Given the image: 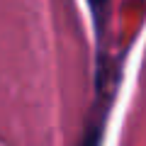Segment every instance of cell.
I'll use <instances>...</instances> for the list:
<instances>
[{
	"instance_id": "cell-1",
	"label": "cell",
	"mask_w": 146,
	"mask_h": 146,
	"mask_svg": "<svg viewBox=\"0 0 146 146\" xmlns=\"http://www.w3.org/2000/svg\"><path fill=\"white\" fill-rule=\"evenodd\" d=\"M93 12V20H95V27L98 32H105L107 27V20H110V0H85Z\"/></svg>"
},
{
	"instance_id": "cell-2",
	"label": "cell",
	"mask_w": 146,
	"mask_h": 146,
	"mask_svg": "<svg viewBox=\"0 0 146 146\" xmlns=\"http://www.w3.org/2000/svg\"><path fill=\"white\" fill-rule=\"evenodd\" d=\"M100 139H102V129L100 124H90L85 136L80 139V146H100Z\"/></svg>"
}]
</instances>
